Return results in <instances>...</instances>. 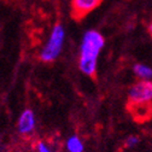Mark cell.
I'll use <instances>...</instances> for the list:
<instances>
[{
    "instance_id": "6da1fadb",
    "label": "cell",
    "mask_w": 152,
    "mask_h": 152,
    "mask_svg": "<svg viewBox=\"0 0 152 152\" xmlns=\"http://www.w3.org/2000/svg\"><path fill=\"white\" fill-rule=\"evenodd\" d=\"M152 83L147 80H139L132 86L128 93L127 109L137 121H146L151 117Z\"/></svg>"
},
{
    "instance_id": "7a4b0ae2",
    "label": "cell",
    "mask_w": 152,
    "mask_h": 152,
    "mask_svg": "<svg viewBox=\"0 0 152 152\" xmlns=\"http://www.w3.org/2000/svg\"><path fill=\"white\" fill-rule=\"evenodd\" d=\"M105 40L100 33L96 30H89L85 34L80 50L79 68L80 70L93 77L97 72V61L100 51L103 50Z\"/></svg>"
},
{
    "instance_id": "3957f363",
    "label": "cell",
    "mask_w": 152,
    "mask_h": 152,
    "mask_svg": "<svg viewBox=\"0 0 152 152\" xmlns=\"http://www.w3.org/2000/svg\"><path fill=\"white\" fill-rule=\"evenodd\" d=\"M63 41H64V29L59 22H57L56 26L53 27V30L51 33V36L46 46L42 48L40 53V59L45 63H51L54 59H57V57L59 56L62 51Z\"/></svg>"
},
{
    "instance_id": "277c9868",
    "label": "cell",
    "mask_w": 152,
    "mask_h": 152,
    "mask_svg": "<svg viewBox=\"0 0 152 152\" xmlns=\"http://www.w3.org/2000/svg\"><path fill=\"white\" fill-rule=\"evenodd\" d=\"M104 0H71L70 15L76 22L82 21L83 18L102 5Z\"/></svg>"
},
{
    "instance_id": "5b68a950",
    "label": "cell",
    "mask_w": 152,
    "mask_h": 152,
    "mask_svg": "<svg viewBox=\"0 0 152 152\" xmlns=\"http://www.w3.org/2000/svg\"><path fill=\"white\" fill-rule=\"evenodd\" d=\"M18 132L23 137H30L35 129V117L30 109H26L18 118Z\"/></svg>"
},
{
    "instance_id": "8992f818",
    "label": "cell",
    "mask_w": 152,
    "mask_h": 152,
    "mask_svg": "<svg viewBox=\"0 0 152 152\" xmlns=\"http://www.w3.org/2000/svg\"><path fill=\"white\" fill-rule=\"evenodd\" d=\"M134 72L140 80H151V75H152V70L151 68H148L147 65L144 64H135L134 65Z\"/></svg>"
},
{
    "instance_id": "52a82bcc",
    "label": "cell",
    "mask_w": 152,
    "mask_h": 152,
    "mask_svg": "<svg viewBox=\"0 0 152 152\" xmlns=\"http://www.w3.org/2000/svg\"><path fill=\"white\" fill-rule=\"evenodd\" d=\"M66 148L69 152H82L83 144L79 137H70L66 141Z\"/></svg>"
},
{
    "instance_id": "ba28073f",
    "label": "cell",
    "mask_w": 152,
    "mask_h": 152,
    "mask_svg": "<svg viewBox=\"0 0 152 152\" xmlns=\"http://www.w3.org/2000/svg\"><path fill=\"white\" fill-rule=\"evenodd\" d=\"M138 142H139V138L135 135H132L126 140V147H128V148L134 147L135 145H138Z\"/></svg>"
},
{
    "instance_id": "9c48e42d",
    "label": "cell",
    "mask_w": 152,
    "mask_h": 152,
    "mask_svg": "<svg viewBox=\"0 0 152 152\" xmlns=\"http://www.w3.org/2000/svg\"><path fill=\"white\" fill-rule=\"evenodd\" d=\"M36 150H37V152H52L51 148L44 141H39L36 144Z\"/></svg>"
}]
</instances>
